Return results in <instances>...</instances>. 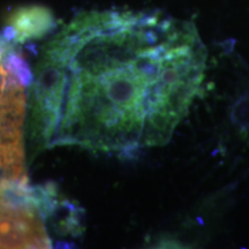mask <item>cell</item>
<instances>
[{"instance_id":"7a4b0ae2","label":"cell","mask_w":249,"mask_h":249,"mask_svg":"<svg viewBox=\"0 0 249 249\" xmlns=\"http://www.w3.org/2000/svg\"><path fill=\"white\" fill-rule=\"evenodd\" d=\"M52 191L34 188L24 178L0 179V248H50Z\"/></svg>"},{"instance_id":"3957f363","label":"cell","mask_w":249,"mask_h":249,"mask_svg":"<svg viewBox=\"0 0 249 249\" xmlns=\"http://www.w3.org/2000/svg\"><path fill=\"white\" fill-rule=\"evenodd\" d=\"M0 45V177L24 174V121L28 108V70Z\"/></svg>"},{"instance_id":"277c9868","label":"cell","mask_w":249,"mask_h":249,"mask_svg":"<svg viewBox=\"0 0 249 249\" xmlns=\"http://www.w3.org/2000/svg\"><path fill=\"white\" fill-rule=\"evenodd\" d=\"M9 36L18 42H24L42 37L53 26L51 12L40 6H28L18 8L9 18Z\"/></svg>"},{"instance_id":"6da1fadb","label":"cell","mask_w":249,"mask_h":249,"mask_svg":"<svg viewBox=\"0 0 249 249\" xmlns=\"http://www.w3.org/2000/svg\"><path fill=\"white\" fill-rule=\"evenodd\" d=\"M207 55L194 24L163 12L77 15L34 70L31 151L127 155L165 145L200 93Z\"/></svg>"}]
</instances>
